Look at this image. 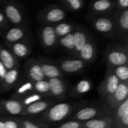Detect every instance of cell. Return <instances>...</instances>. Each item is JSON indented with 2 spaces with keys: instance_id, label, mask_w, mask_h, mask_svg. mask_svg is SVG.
I'll return each instance as SVG.
<instances>
[{
  "instance_id": "6da1fadb",
  "label": "cell",
  "mask_w": 128,
  "mask_h": 128,
  "mask_svg": "<svg viewBox=\"0 0 128 128\" xmlns=\"http://www.w3.org/2000/svg\"><path fill=\"white\" fill-rule=\"evenodd\" d=\"M76 104L62 102L55 104L47 109L44 112L38 116V120L46 124H56L64 122L68 118H70L76 108Z\"/></svg>"
},
{
  "instance_id": "7a4b0ae2",
  "label": "cell",
  "mask_w": 128,
  "mask_h": 128,
  "mask_svg": "<svg viewBox=\"0 0 128 128\" xmlns=\"http://www.w3.org/2000/svg\"><path fill=\"white\" fill-rule=\"evenodd\" d=\"M94 30L110 38H118L116 26L113 17L111 16H93L87 17Z\"/></svg>"
},
{
  "instance_id": "3957f363",
  "label": "cell",
  "mask_w": 128,
  "mask_h": 128,
  "mask_svg": "<svg viewBox=\"0 0 128 128\" xmlns=\"http://www.w3.org/2000/svg\"><path fill=\"white\" fill-rule=\"evenodd\" d=\"M106 63L109 68L128 64L127 46L120 44H109L104 52Z\"/></svg>"
},
{
  "instance_id": "277c9868",
  "label": "cell",
  "mask_w": 128,
  "mask_h": 128,
  "mask_svg": "<svg viewBox=\"0 0 128 128\" xmlns=\"http://www.w3.org/2000/svg\"><path fill=\"white\" fill-rule=\"evenodd\" d=\"M112 116V112L106 107L101 106H86L80 109L70 117V120H74L80 122H85L96 118Z\"/></svg>"
},
{
  "instance_id": "5b68a950",
  "label": "cell",
  "mask_w": 128,
  "mask_h": 128,
  "mask_svg": "<svg viewBox=\"0 0 128 128\" xmlns=\"http://www.w3.org/2000/svg\"><path fill=\"white\" fill-rule=\"evenodd\" d=\"M66 17V10L58 5H49L40 11L38 19L44 24L54 26Z\"/></svg>"
},
{
  "instance_id": "8992f818",
  "label": "cell",
  "mask_w": 128,
  "mask_h": 128,
  "mask_svg": "<svg viewBox=\"0 0 128 128\" xmlns=\"http://www.w3.org/2000/svg\"><path fill=\"white\" fill-rule=\"evenodd\" d=\"M3 14L9 23L14 26H23L25 17L20 5L13 2H4L2 4Z\"/></svg>"
},
{
  "instance_id": "52a82bcc",
  "label": "cell",
  "mask_w": 128,
  "mask_h": 128,
  "mask_svg": "<svg viewBox=\"0 0 128 128\" xmlns=\"http://www.w3.org/2000/svg\"><path fill=\"white\" fill-rule=\"evenodd\" d=\"M120 81L116 76L111 68L107 67L104 79L98 86V92L105 100L112 95L118 86Z\"/></svg>"
},
{
  "instance_id": "ba28073f",
  "label": "cell",
  "mask_w": 128,
  "mask_h": 128,
  "mask_svg": "<svg viewBox=\"0 0 128 128\" xmlns=\"http://www.w3.org/2000/svg\"><path fill=\"white\" fill-rule=\"evenodd\" d=\"M128 98V82H120L116 92L106 100V104L107 108L112 113V112Z\"/></svg>"
},
{
  "instance_id": "9c48e42d",
  "label": "cell",
  "mask_w": 128,
  "mask_h": 128,
  "mask_svg": "<svg viewBox=\"0 0 128 128\" xmlns=\"http://www.w3.org/2000/svg\"><path fill=\"white\" fill-rule=\"evenodd\" d=\"M24 106L20 100L0 99V117L22 116Z\"/></svg>"
},
{
  "instance_id": "30bf717a",
  "label": "cell",
  "mask_w": 128,
  "mask_h": 128,
  "mask_svg": "<svg viewBox=\"0 0 128 128\" xmlns=\"http://www.w3.org/2000/svg\"><path fill=\"white\" fill-rule=\"evenodd\" d=\"M112 16L114 19L118 38L128 40V9L124 10H115Z\"/></svg>"
},
{
  "instance_id": "8fae6325",
  "label": "cell",
  "mask_w": 128,
  "mask_h": 128,
  "mask_svg": "<svg viewBox=\"0 0 128 128\" xmlns=\"http://www.w3.org/2000/svg\"><path fill=\"white\" fill-rule=\"evenodd\" d=\"M40 40L44 49L52 50L58 45V38L53 26L45 24L40 29Z\"/></svg>"
},
{
  "instance_id": "7c38bea8",
  "label": "cell",
  "mask_w": 128,
  "mask_h": 128,
  "mask_svg": "<svg viewBox=\"0 0 128 128\" xmlns=\"http://www.w3.org/2000/svg\"><path fill=\"white\" fill-rule=\"evenodd\" d=\"M90 13L93 16H107L116 10V2L111 0H98L89 5Z\"/></svg>"
},
{
  "instance_id": "4fadbf2b",
  "label": "cell",
  "mask_w": 128,
  "mask_h": 128,
  "mask_svg": "<svg viewBox=\"0 0 128 128\" xmlns=\"http://www.w3.org/2000/svg\"><path fill=\"white\" fill-rule=\"evenodd\" d=\"M24 74L32 82L46 80L43 74L40 65L36 58L28 59L24 65Z\"/></svg>"
},
{
  "instance_id": "5bb4252c",
  "label": "cell",
  "mask_w": 128,
  "mask_h": 128,
  "mask_svg": "<svg viewBox=\"0 0 128 128\" xmlns=\"http://www.w3.org/2000/svg\"><path fill=\"white\" fill-rule=\"evenodd\" d=\"M57 66L62 72L66 74H76L82 71L87 66V64L78 58H71L61 59L58 61Z\"/></svg>"
},
{
  "instance_id": "9a60e30c",
  "label": "cell",
  "mask_w": 128,
  "mask_h": 128,
  "mask_svg": "<svg viewBox=\"0 0 128 128\" xmlns=\"http://www.w3.org/2000/svg\"><path fill=\"white\" fill-rule=\"evenodd\" d=\"M55 104V100L46 98L35 102L29 106L24 107L21 116H36L44 112L51 106Z\"/></svg>"
},
{
  "instance_id": "2e32d148",
  "label": "cell",
  "mask_w": 128,
  "mask_h": 128,
  "mask_svg": "<svg viewBox=\"0 0 128 128\" xmlns=\"http://www.w3.org/2000/svg\"><path fill=\"white\" fill-rule=\"evenodd\" d=\"M27 37L28 29L25 26H14L7 30L4 35V40L8 47L13 44L26 40Z\"/></svg>"
},
{
  "instance_id": "e0dca14e",
  "label": "cell",
  "mask_w": 128,
  "mask_h": 128,
  "mask_svg": "<svg viewBox=\"0 0 128 128\" xmlns=\"http://www.w3.org/2000/svg\"><path fill=\"white\" fill-rule=\"evenodd\" d=\"M50 86V94L56 100H62L66 98L68 85L62 78H52L47 80Z\"/></svg>"
},
{
  "instance_id": "ac0fdd59",
  "label": "cell",
  "mask_w": 128,
  "mask_h": 128,
  "mask_svg": "<svg viewBox=\"0 0 128 128\" xmlns=\"http://www.w3.org/2000/svg\"><path fill=\"white\" fill-rule=\"evenodd\" d=\"M91 35L82 26H76L74 31V54L75 58L78 57V54L80 52L83 46L90 39Z\"/></svg>"
},
{
  "instance_id": "d6986e66",
  "label": "cell",
  "mask_w": 128,
  "mask_h": 128,
  "mask_svg": "<svg viewBox=\"0 0 128 128\" xmlns=\"http://www.w3.org/2000/svg\"><path fill=\"white\" fill-rule=\"evenodd\" d=\"M38 61L40 65L43 74L46 80L52 78H62L63 73L56 64L46 58H38Z\"/></svg>"
},
{
  "instance_id": "ffe728a7",
  "label": "cell",
  "mask_w": 128,
  "mask_h": 128,
  "mask_svg": "<svg viewBox=\"0 0 128 128\" xmlns=\"http://www.w3.org/2000/svg\"><path fill=\"white\" fill-rule=\"evenodd\" d=\"M8 50L11 52V53L17 60L27 58L32 52L31 45L27 40H24L11 44L8 46Z\"/></svg>"
},
{
  "instance_id": "44dd1931",
  "label": "cell",
  "mask_w": 128,
  "mask_h": 128,
  "mask_svg": "<svg viewBox=\"0 0 128 128\" xmlns=\"http://www.w3.org/2000/svg\"><path fill=\"white\" fill-rule=\"evenodd\" d=\"M97 54V48L94 41L90 38L87 43L81 49L80 52L78 54V58L83 61L85 63L90 64L95 59Z\"/></svg>"
},
{
  "instance_id": "7402d4cb",
  "label": "cell",
  "mask_w": 128,
  "mask_h": 128,
  "mask_svg": "<svg viewBox=\"0 0 128 128\" xmlns=\"http://www.w3.org/2000/svg\"><path fill=\"white\" fill-rule=\"evenodd\" d=\"M19 74V68L8 70L4 80L0 84V92H7L13 88L18 80Z\"/></svg>"
},
{
  "instance_id": "603a6c76",
  "label": "cell",
  "mask_w": 128,
  "mask_h": 128,
  "mask_svg": "<svg viewBox=\"0 0 128 128\" xmlns=\"http://www.w3.org/2000/svg\"><path fill=\"white\" fill-rule=\"evenodd\" d=\"M0 61L8 70L14 68H20V63L18 60L8 48H4L2 46L0 48Z\"/></svg>"
},
{
  "instance_id": "cb8c5ba5",
  "label": "cell",
  "mask_w": 128,
  "mask_h": 128,
  "mask_svg": "<svg viewBox=\"0 0 128 128\" xmlns=\"http://www.w3.org/2000/svg\"><path fill=\"white\" fill-rule=\"evenodd\" d=\"M114 124L112 116L96 118L82 122V128H111Z\"/></svg>"
},
{
  "instance_id": "d4e9b609",
  "label": "cell",
  "mask_w": 128,
  "mask_h": 128,
  "mask_svg": "<svg viewBox=\"0 0 128 128\" xmlns=\"http://www.w3.org/2000/svg\"><path fill=\"white\" fill-rule=\"evenodd\" d=\"M34 92V90L33 82L31 81H26L21 83V85H20L17 87L14 94V97L12 98H15V99L20 100L24 97Z\"/></svg>"
},
{
  "instance_id": "484cf974",
  "label": "cell",
  "mask_w": 128,
  "mask_h": 128,
  "mask_svg": "<svg viewBox=\"0 0 128 128\" xmlns=\"http://www.w3.org/2000/svg\"><path fill=\"white\" fill-rule=\"evenodd\" d=\"M55 33L57 36V38H61L74 31L75 26L69 22H61L53 26Z\"/></svg>"
},
{
  "instance_id": "4316f807",
  "label": "cell",
  "mask_w": 128,
  "mask_h": 128,
  "mask_svg": "<svg viewBox=\"0 0 128 128\" xmlns=\"http://www.w3.org/2000/svg\"><path fill=\"white\" fill-rule=\"evenodd\" d=\"M58 44L65 52L74 54V32L58 39Z\"/></svg>"
},
{
  "instance_id": "83f0119b",
  "label": "cell",
  "mask_w": 128,
  "mask_h": 128,
  "mask_svg": "<svg viewBox=\"0 0 128 128\" xmlns=\"http://www.w3.org/2000/svg\"><path fill=\"white\" fill-rule=\"evenodd\" d=\"M20 128H50V125L30 118H20Z\"/></svg>"
},
{
  "instance_id": "f1b7e54d",
  "label": "cell",
  "mask_w": 128,
  "mask_h": 128,
  "mask_svg": "<svg viewBox=\"0 0 128 128\" xmlns=\"http://www.w3.org/2000/svg\"><path fill=\"white\" fill-rule=\"evenodd\" d=\"M92 82L88 80H82L77 82L75 87L72 90L73 97L75 96H81L88 92H89L92 89Z\"/></svg>"
},
{
  "instance_id": "f546056e",
  "label": "cell",
  "mask_w": 128,
  "mask_h": 128,
  "mask_svg": "<svg viewBox=\"0 0 128 128\" xmlns=\"http://www.w3.org/2000/svg\"><path fill=\"white\" fill-rule=\"evenodd\" d=\"M61 4L63 8L70 11H79L85 6L83 0H63L61 1Z\"/></svg>"
},
{
  "instance_id": "4dcf8cb0",
  "label": "cell",
  "mask_w": 128,
  "mask_h": 128,
  "mask_svg": "<svg viewBox=\"0 0 128 128\" xmlns=\"http://www.w3.org/2000/svg\"><path fill=\"white\" fill-rule=\"evenodd\" d=\"M34 92L44 95L46 98H51L50 94V86L47 80L33 82Z\"/></svg>"
},
{
  "instance_id": "1f68e13d",
  "label": "cell",
  "mask_w": 128,
  "mask_h": 128,
  "mask_svg": "<svg viewBox=\"0 0 128 128\" xmlns=\"http://www.w3.org/2000/svg\"><path fill=\"white\" fill-rule=\"evenodd\" d=\"M112 72L120 82H128V64L121 65L112 68Z\"/></svg>"
},
{
  "instance_id": "d6a6232c",
  "label": "cell",
  "mask_w": 128,
  "mask_h": 128,
  "mask_svg": "<svg viewBox=\"0 0 128 128\" xmlns=\"http://www.w3.org/2000/svg\"><path fill=\"white\" fill-rule=\"evenodd\" d=\"M46 98H46L44 95H41V94H38L36 92H34V93H32V94L24 97L23 98H22L20 100V101L22 104L23 106L26 107V106H29V105L35 103V102L42 100L46 99Z\"/></svg>"
},
{
  "instance_id": "836d02e7",
  "label": "cell",
  "mask_w": 128,
  "mask_h": 128,
  "mask_svg": "<svg viewBox=\"0 0 128 128\" xmlns=\"http://www.w3.org/2000/svg\"><path fill=\"white\" fill-rule=\"evenodd\" d=\"M128 113V98L126 99L121 105H119L116 110H115L112 113V117L114 122L119 120L124 115Z\"/></svg>"
},
{
  "instance_id": "e575fe53",
  "label": "cell",
  "mask_w": 128,
  "mask_h": 128,
  "mask_svg": "<svg viewBox=\"0 0 128 128\" xmlns=\"http://www.w3.org/2000/svg\"><path fill=\"white\" fill-rule=\"evenodd\" d=\"M4 128H20V117H4Z\"/></svg>"
},
{
  "instance_id": "d590c367",
  "label": "cell",
  "mask_w": 128,
  "mask_h": 128,
  "mask_svg": "<svg viewBox=\"0 0 128 128\" xmlns=\"http://www.w3.org/2000/svg\"><path fill=\"white\" fill-rule=\"evenodd\" d=\"M57 128H82V122L70 120L61 124Z\"/></svg>"
},
{
  "instance_id": "8d00e7d4",
  "label": "cell",
  "mask_w": 128,
  "mask_h": 128,
  "mask_svg": "<svg viewBox=\"0 0 128 128\" xmlns=\"http://www.w3.org/2000/svg\"><path fill=\"white\" fill-rule=\"evenodd\" d=\"M116 2V10H124L128 9V0H118Z\"/></svg>"
},
{
  "instance_id": "74e56055",
  "label": "cell",
  "mask_w": 128,
  "mask_h": 128,
  "mask_svg": "<svg viewBox=\"0 0 128 128\" xmlns=\"http://www.w3.org/2000/svg\"><path fill=\"white\" fill-rule=\"evenodd\" d=\"M10 23L8 21V20L6 19L5 16L4 15L3 12H2L0 10V28L4 31V30H8V28L9 26Z\"/></svg>"
},
{
  "instance_id": "f35d334b",
  "label": "cell",
  "mask_w": 128,
  "mask_h": 128,
  "mask_svg": "<svg viewBox=\"0 0 128 128\" xmlns=\"http://www.w3.org/2000/svg\"><path fill=\"white\" fill-rule=\"evenodd\" d=\"M8 70L5 68V67L3 65V64L2 63V62L0 61V84L2 82V80H4L6 73H7Z\"/></svg>"
},
{
  "instance_id": "ab89813d",
  "label": "cell",
  "mask_w": 128,
  "mask_h": 128,
  "mask_svg": "<svg viewBox=\"0 0 128 128\" xmlns=\"http://www.w3.org/2000/svg\"><path fill=\"white\" fill-rule=\"evenodd\" d=\"M0 128H4V117H0Z\"/></svg>"
},
{
  "instance_id": "60d3db41",
  "label": "cell",
  "mask_w": 128,
  "mask_h": 128,
  "mask_svg": "<svg viewBox=\"0 0 128 128\" xmlns=\"http://www.w3.org/2000/svg\"><path fill=\"white\" fill-rule=\"evenodd\" d=\"M2 33H3V31H2V29L0 28V36H1L2 34Z\"/></svg>"
},
{
  "instance_id": "b9f144b4",
  "label": "cell",
  "mask_w": 128,
  "mask_h": 128,
  "mask_svg": "<svg viewBox=\"0 0 128 128\" xmlns=\"http://www.w3.org/2000/svg\"><path fill=\"white\" fill-rule=\"evenodd\" d=\"M111 128H115V126H114V124H113V125H112V126L111 127Z\"/></svg>"
},
{
  "instance_id": "7bdbcfd3",
  "label": "cell",
  "mask_w": 128,
  "mask_h": 128,
  "mask_svg": "<svg viewBox=\"0 0 128 128\" xmlns=\"http://www.w3.org/2000/svg\"><path fill=\"white\" fill-rule=\"evenodd\" d=\"M1 46H2V45H1V44H0V48H1Z\"/></svg>"
}]
</instances>
